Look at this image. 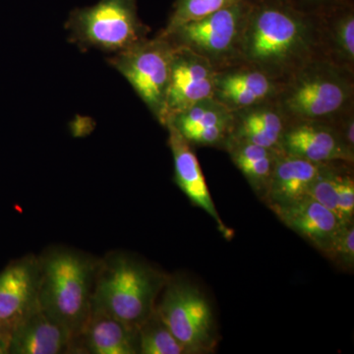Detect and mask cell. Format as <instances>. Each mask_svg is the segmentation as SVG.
I'll use <instances>...</instances> for the list:
<instances>
[{"instance_id": "cell-1", "label": "cell", "mask_w": 354, "mask_h": 354, "mask_svg": "<svg viewBox=\"0 0 354 354\" xmlns=\"http://www.w3.org/2000/svg\"><path fill=\"white\" fill-rule=\"evenodd\" d=\"M317 59H325L320 16L300 12L279 0H253L242 39L241 64L283 83Z\"/></svg>"}, {"instance_id": "cell-2", "label": "cell", "mask_w": 354, "mask_h": 354, "mask_svg": "<svg viewBox=\"0 0 354 354\" xmlns=\"http://www.w3.org/2000/svg\"><path fill=\"white\" fill-rule=\"evenodd\" d=\"M39 259V308L68 330L74 344L92 314L100 262L68 248L50 249Z\"/></svg>"}, {"instance_id": "cell-3", "label": "cell", "mask_w": 354, "mask_h": 354, "mask_svg": "<svg viewBox=\"0 0 354 354\" xmlns=\"http://www.w3.org/2000/svg\"><path fill=\"white\" fill-rule=\"evenodd\" d=\"M167 279L127 254H111L100 262L92 310L104 312L139 329L152 316Z\"/></svg>"}, {"instance_id": "cell-4", "label": "cell", "mask_w": 354, "mask_h": 354, "mask_svg": "<svg viewBox=\"0 0 354 354\" xmlns=\"http://www.w3.org/2000/svg\"><path fill=\"white\" fill-rule=\"evenodd\" d=\"M274 102L288 123L332 122L354 109V72L314 60L281 83Z\"/></svg>"}, {"instance_id": "cell-5", "label": "cell", "mask_w": 354, "mask_h": 354, "mask_svg": "<svg viewBox=\"0 0 354 354\" xmlns=\"http://www.w3.org/2000/svg\"><path fill=\"white\" fill-rule=\"evenodd\" d=\"M253 0L232 6L160 32L174 46L188 48L208 60L216 70L241 64V46Z\"/></svg>"}, {"instance_id": "cell-6", "label": "cell", "mask_w": 354, "mask_h": 354, "mask_svg": "<svg viewBox=\"0 0 354 354\" xmlns=\"http://www.w3.org/2000/svg\"><path fill=\"white\" fill-rule=\"evenodd\" d=\"M66 29L79 48L113 55L144 41L150 32L140 19L137 0H100L94 6L75 9Z\"/></svg>"}, {"instance_id": "cell-7", "label": "cell", "mask_w": 354, "mask_h": 354, "mask_svg": "<svg viewBox=\"0 0 354 354\" xmlns=\"http://www.w3.org/2000/svg\"><path fill=\"white\" fill-rule=\"evenodd\" d=\"M156 315L189 354L215 351L216 333L213 310L202 291L184 279H167Z\"/></svg>"}, {"instance_id": "cell-8", "label": "cell", "mask_w": 354, "mask_h": 354, "mask_svg": "<svg viewBox=\"0 0 354 354\" xmlns=\"http://www.w3.org/2000/svg\"><path fill=\"white\" fill-rule=\"evenodd\" d=\"M174 50L171 41L158 32L155 38H147L109 60L164 127Z\"/></svg>"}, {"instance_id": "cell-9", "label": "cell", "mask_w": 354, "mask_h": 354, "mask_svg": "<svg viewBox=\"0 0 354 354\" xmlns=\"http://www.w3.org/2000/svg\"><path fill=\"white\" fill-rule=\"evenodd\" d=\"M215 76L216 69L208 60L188 48L174 46L165 102V127L176 114L214 97Z\"/></svg>"}, {"instance_id": "cell-10", "label": "cell", "mask_w": 354, "mask_h": 354, "mask_svg": "<svg viewBox=\"0 0 354 354\" xmlns=\"http://www.w3.org/2000/svg\"><path fill=\"white\" fill-rule=\"evenodd\" d=\"M41 265L39 258L26 256L0 272V322L11 333L39 308Z\"/></svg>"}, {"instance_id": "cell-11", "label": "cell", "mask_w": 354, "mask_h": 354, "mask_svg": "<svg viewBox=\"0 0 354 354\" xmlns=\"http://www.w3.org/2000/svg\"><path fill=\"white\" fill-rule=\"evenodd\" d=\"M281 151L310 162H354V152L344 143L334 125L325 121L288 123Z\"/></svg>"}, {"instance_id": "cell-12", "label": "cell", "mask_w": 354, "mask_h": 354, "mask_svg": "<svg viewBox=\"0 0 354 354\" xmlns=\"http://www.w3.org/2000/svg\"><path fill=\"white\" fill-rule=\"evenodd\" d=\"M281 86L262 70L239 64L216 70L214 97L234 113L272 101Z\"/></svg>"}, {"instance_id": "cell-13", "label": "cell", "mask_w": 354, "mask_h": 354, "mask_svg": "<svg viewBox=\"0 0 354 354\" xmlns=\"http://www.w3.org/2000/svg\"><path fill=\"white\" fill-rule=\"evenodd\" d=\"M167 124L176 128L192 147L225 150L232 136L234 113L215 97H209L172 116Z\"/></svg>"}, {"instance_id": "cell-14", "label": "cell", "mask_w": 354, "mask_h": 354, "mask_svg": "<svg viewBox=\"0 0 354 354\" xmlns=\"http://www.w3.org/2000/svg\"><path fill=\"white\" fill-rule=\"evenodd\" d=\"M165 128L169 131V146L174 158V181L176 185L189 198L192 204L211 216L223 236L230 239L232 232L218 215L193 147L171 124H167Z\"/></svg>"}, {"instance_id": "cell-15", "label": "cell", "mask_w": 354, "mask_h": 354, "mask_svg": "<svg viewBox=\"0 0 354 354\" xmlns=\"http://www.w3.org/2000/svg\"><path fill=\"white\" fill-rule=\"evenodd\" d=\"M270 208L286 227L321 252L344 225L330 209L309 196L286 206Z\"/></svg>"}, {"instance_id": "cell-16", "label": "cell", "mask_w": 354, "mask_h": 354, "mask_svg": "<svg viewBox=\"0 0 354 354\" xmlns=\"http://www.w3.org/2000/svg\"><path fill=\"white\" fill-rule=\"evenodd\" d=\"M74 351L91 354H137L139 351V329L118 319L92 310L83 332L74 342Z\"/></svg>"}, {"instance_id": "cell-17", "label": "cell", "mask_w": 354, "mask_h": 354, "mask_svg": "<svg viewBox=\"0 0 354 354\" xmlns=\"http://www.w3.org/2000/svg\"><path fill=\"white\" fill-rule=\"evenodd\" d=\"M72 348L73 337L68 330L39 308L13 330L9 353L59 354Z\"/></svg>"}, {"instance_id": "cell-18", "label": "cell", "mask_w": 354, "mask_h": 354, "mask_svg": "<svg viewBox=\"0 0 354 354\" xmlns=\"http://www.w3.org/2000/svg\"><path fill=\"white\" fill-rule=\"evenodd\" d=\"M353 162H326L310 187L308 196L334 213L342 225L353 223Z\"/></svg>"}, {"instance_id": "cell-19", "label": "cell", "mask_w": 354, "mask_h": 354, "mask_svg": "<svg viewBox=\"0 0 354 354\" xmlns=\"http://www.w3.org/2000/svg\"><path fill=\"white\" fill-rule=\"evenodd\" d=\"M325 164L279 153L264 197L269 207L286 206L308 196L312 183Z\"/></svg>"}, {"instance_id": "cell-20", "label": "cell", "mask_w": 354, "mask_h": 354, "mask_svg": "<svg viewBox=\"0 0 354 354\" xmlns=\"http://www.w3.org/2000/svg\"><path fill=\"white\" fill-rule=\"evenodd\" d=\"M288 121L274 100L234 111L230 139L281 151Z\"/></svg>"}, {"instance_id": "cell-21", "label": "cell", "mask_w": 354, "mask_h": 354, "mask_svg": "<svg viewBox=\"0 0 354 354\" xmlns=\"http://www.w3.org/2000/svg\"><path fill=\"white\" fill-rule=\"evenodd\" d=\"M320 22L325 59L354 72L353 1L320 16Z\"/></svg>"}, {"instance_id": "cell-22", "label": "cell", "mask_w": 354, "mask_h": 354, "mask_svg": "<svg viewBox=\"0 0 354 354\" xmlns=\"http://www.w3.org/2000/svg\"><path fill=\"white\" fill-rule=\"evenodd\" d=\"M225 150L253 190L264 198L281 151L232 139Z\"/></svg>"}, {"instance_id": "cell-23", "label": "cell", "mask_w": 354, "mask_h": 354, "mask_svg": "<svg viewBox=\"0 0 354 354\" xmlns=\"http://www.w3.org/2000/svg\"><path fill=\"white\" fill-rule=\"evenodd\" d=\"M141 354H189L155 312L139 328Z\"/></svg>"}, {"instance_id": "cell-24", "label": "cell", "mask_w": 354, "mask_h": 354, "mask_svg": "<svg viewBox=\"0 0 354 354\" xmlns=\"http://www.w3.org/2000/svg\"><path fill=\"white\" fill-rule=\"evenodd\" d=\"M237 0H176L164 31L174 29L232 6Z\"/></svg>"}, {"instance_id": "cell-25", "label": "cell", "mask_w": 354, "mask_h": 354, "mask_svg": "<svg viewBox=\"0 0 354 354\" xmlns=\"http://www.w3.org/2000/svg\"><path fill=\"white\" fill-rule=\"evenodd\" d=\"M324 254L342 269L353 271L354 266L353 223L342 225L334 239L326 247Z\"/></svg>"}, {"instance_id": "cell-26", "label": "cell", "mask_w": 354, "mask_h": 354, "mask_svg": "<svg viewBox=\"0 0 354 354\" xmlns=\"http://www.w3.org/2000/svg\"><path fill=\"white\" fill-rule=\"evenodd\" d=\"M295 10L309 15L322 16L337 7L344 6L353 0H279Z\"/></svg>"}, {"instance_id": "cell-27", "label": "cell", "mask_w": 354, "mask_h": 354, "mask_svg": "<svg viewBox=\"0 0 354 354\" xmlns=\"http://www.w3.org/2000/svg\"><path fill=\"white\" fill-rule=\"evenodd\" d=\"M11 335H12V333L7 329L3 324L0 322V339H6V341L8 342L9 344H10Z\"/></svg>"}, {"instance_id": "cell-28", "label": "cell", "mask_w": 354, "mask_h": 354, "mask_svg": "<svg viewBox=\"0 0 354 354\" xmlns=\"http://www.w3.org/2000/svg\"><path fill=\"white\" fill-rule=\"evenodd\" d=\"M9 353V342L6 339H0V354Z\"/></svg>"}]
</instances>
